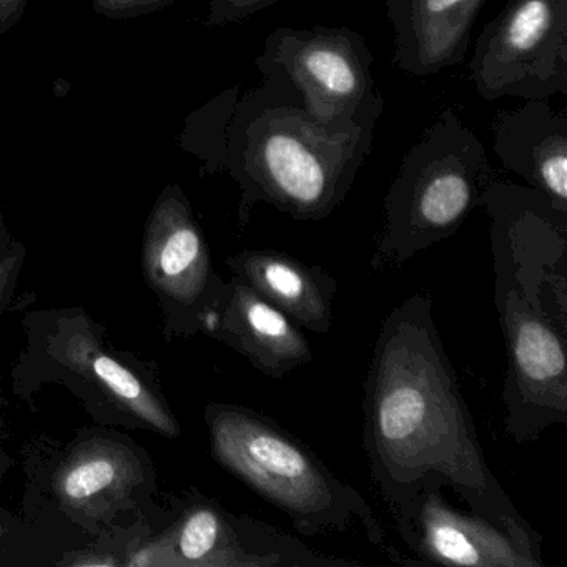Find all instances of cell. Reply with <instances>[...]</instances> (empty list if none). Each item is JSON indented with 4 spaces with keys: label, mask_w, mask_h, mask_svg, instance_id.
<instances>
[{
    "label": "cell",
    "mask_w": 567,
    "mask_h": 567,
    "mask_svg": "<svg viewBox=\"0 0 567 567\" xmlns=\"http://www.w3.org/2000/svg\"><path fill=\"white\" fill-rule=\"evenodd\" d=\"M364 450L391 513L424 487H450L496 523L529 526L487 464L427 293L381 324L364 383Z\"/></svg>",
    "instance_id": "1"
},
{
    "label": "cell",
    "mask_w": 567,
    "mask_h": 567,
    "mask_svg": "<svg viewBox=\"0 0 567 567\" xmlns=\"http://www.w3.org/2000/svg\"><path fill=\"white\" fill-rule=\"evenodd\" d=\"M494 305L506 343V433L533 443L567 423V212L526 185L493 182Z\"/></svg>",
    "instance_id": "2"
},
{
    "label": "cell",
    "mask_w": 567,
    "mask_h": 567,
    "mask_svg": "<svg viewBox=\"0 0 567 567\" xmlns=\"http://www.w3.org/2000/svg\"><path fill=\"white\" fill-rule=\"evenodd\" d=\"M258 72L264 81L238 99L228 127L225 168L241 188L240 225L250 221L258 204L293 220H324L367 164L384 109L324 121L308 111L280 72Z\"/></svg>",
    "instance_id": "3"
},
{
    "label": "cell",
    "mask_w": 567,
    "mask_h": 567,
    "mask_svg": "<svg viewBox=\"0 0 567 567\" xmlns=\"http://www.w3.org/2000/svg\"><path fill=\"white\" fill-rule=\"evenodd\" d=\"M212 453L218 464L290 517L303 536L344 533L361 526L368 540L398 564L383 524L360 491L337 476L310 447L250 408H207Z\"/></svg>",
    "instance_id": "4"
},
{
    "label": "cell",
    "mask_w": 567,
    "mask_h": 567,
    "mask_svg": "<svg viewBox=\"0 0 567 567\" xmlns=\"http://www.w3.org/2000/svg\"><path fill=\"white\" fill-rule=\"evenodd\" d=\"M497 175L481 138L453 105L411 145L384 197L371 268L398 270L414 255L456 235L483 207Z\"/></svg>",
    "instance_id": "5"
},
{
    "label": "cell",
    "mask_w": 567,
    "mask_h": 567,
    "mask_svg": "<svg viewBox=\"0 0 567 567\" xmlns=\"http://www.w3.org/2000/svg\"><path fill=\"white\" fill-rule=\"evenodd\" d=\"M470 78L484 102L567 95V0H507L476 39Z\"/></svg>",
    "instance_id": "6"
},
{
    "label": "cell",
    "mask_w": 567,
    "mask_h": 567,
    "mask_svg": "<svg viewBox=\"0 0 567 567\" xmlns=\"http://www.w3.org/2000/svg\"><path fill=\"white\" fill-rule=\"evenodd\" d=\"M373 54L350 28H280L267 35L255 65L275 69L300 92L308 111L324 121H348L384 99L374 87Z\"/></svg>",
    "instance_id": "7"
},
{
    "label": "cell",
    "mask_w": 567,
    "mask_h": 567,
    "mask_svg": "<svg viewBox=\"0 0 567 567\" xmlns=\"http://www.w3.org/2000/svg\"><path fill=\"white\" fill-rule=\"evenodd\" d=\"M391 516L404 543L426 563L544 567L540 536L533 527L506 526L470 507L456 509L441 487H424Z\"/></svg>",
    "instance_id": "8"
},
{
    "label": "cell",
    "mask_w": 567,
    "mask_h": 567,
    "mask_svg": "<svg viewBox=\"0 0 567 567\" xmlns=\"http://www.w3.org/2000/svg\"><path fill=\"white\" fill-rule=\"evenodd\" d=\"M162 564L192 567H353L358 560L318 550L251 516L228 513L207 499L192 503L164 543Z\"/></svg>",
    "instance_id": "9"
},
{
    "label": "cell",
    "mask_w": 567,
    "mask_h": 567,
    "mask_svg": "<svg viewBox=\"0 0 567 567\" xmlns=\"http://www.w3.org/2000/svg\"><path fill=\"white\" fill-rule=\"evenodd\" d=\"M144 267L151 284L174 303L197 308L198 318L220 293L224 281L212 268L210 250L178 187H168L145 230Z\"/></svg>",
    "instance_id": "10"
},
{
    "label": "cell",
    "mask_w": 567,
    "mask_h": 567,
    "mask_svg": "<svg viewBox=\"0 0 567 567\" xmlns=\"http://www.w3.org/2000/svg\"><path fill=\"white\" fill-rule=\"evenodd\" d=\"M200 324L274 380L313 361L307 337L293 320L237 277L224 284Z\"/></svg>",
    "instance_id": "11"
},
{
    "label": "cell",
    "mask_w": 567,
    "mask_h": 567,
    "mask_svg": "<svg viewBox=\"0 0 567 567\" xmlns=\"http://www.w3.org/2000/svg\"><path fill=\"white\" fill-rule=\"evenodd\" d=\"M487 0H384L393 28V64L414 78L456 68Z\"/></svg>",
    "instance_id": "12"
},
{
    "label": "cell",
    "mask_w": 567,
    "mask_h": 567,
    "mask_svg": "<svg viewBox=\"0 0 567 567\" xmlns=\"http://www.w3.org/2000/svg\"><path fill=\"white\" fill-rule=\"evenodd\" d=\"M501 165L567 212V114L547 101L497 111L491 122Z\"/></svg>",
    "instance_id": "13"
},
{
    "label": "cell",
    "mask_w": 567,
    "mask_h": 567,
    "mask_svg": "<svg viewBox=\"0 0 567 567\" xmlns=\"http://www.w3.org/2000/svg\"><path fill=\"white\" fill-rule=\"evenodd\" d=\"M227 265L234 277L300 327L315 333H328L333 327L338 281L318 265L268 248L240 251L228 257Z\"/></svg>",
    "instance_id": "14"
},
{
    "label": "cell",
    "mask_w": 567,
    "mask_h": 567,
    "mask_svg": "<svg viewBox=\"0 0 567 567\" xmlns=\"http://www.w3.org/2000/svg\"><path fill=\"white\" fill-rule=\"evenodd\" d=\"M142 481L141 464L124 444L92 440L72 451L55 473L54 491L72 513H109Z\"/></svg>",
    "instance_id": "15"
},
{
    "label": "cell",
    "mask_w": 567,
    "mask_h": 567,
    "mask_svg": "<svg viewBox=\"0 0 567 567\" xmlns=\"http://www.w3.org/2000/svg\"><path fill=\"white\" fill-rule=\"evenodd\" d=\"M61 360L97 384L102 393L152 430L168 437L181 433L177 421L161 400L124 364L102 351L89 334H71L62 343Z\"/></svg>",
    "instance_id": "16"
},
{
    "label": "cell",
    "mask_w": 567,
    "mask_h": 567,
    "mask_svg": "<svg viewBox=\"0 0 567 567\" xmlns=\"http://www.w3.org/2000/svg\"><path fill=\"white\" fill-rule=\"evenodd\" d=\"M278 2L280 0H210L205 25L224 28V25L238 24Z\"/></svg>",
    "instance_id": "17"
},
{
    "label": "cell",
    "mask_w": 567,
    "mask_h": 567,
    "mask_svg": "<svg viewBox=\"0 0 567 567\" xmlns=\"http://www.w3.org/2000/svg\"><path fill=\"white\" fill-rule=\"evenodd\" d=\"M174 2L177 0H92V8L104 18L122 21L152 14Z\"/></svg>",
    "instance_id": "18"
},
{
    "label": "cell",
    "mask_w": 567,
    "mask_h": 567,
    "mask_svg": "<svg viewBox=\"0 0 567 567\" xmlns=\"http://www.w3.org/2000/svg\"><path fill=\"white\" fill-rule=\"evenodd\" d=\"M29 0H0V34H8L16 24H19Z\"/></svg>",
    "instance_id": "19"
}]
</instances>
